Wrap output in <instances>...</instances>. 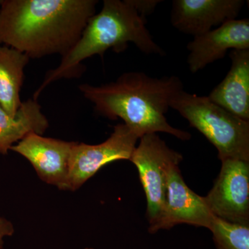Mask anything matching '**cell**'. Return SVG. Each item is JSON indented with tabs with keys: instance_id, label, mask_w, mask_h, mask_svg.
Returning a JSON list of instances; mask_svg holds the SVG:
<instances>
[{
	"instance_id": "6da1fadb",
	"label": "cell",
	"mask_w": 249,
	"mask_h": 249,
	"mask_svg": "<svg viewBox=\"0 0 249 249\" xmlns=\"http://www.w3.org/2000/svg\"><path fill=\"white\" fill-rule=\"evenodd\" d=\"M96 0H2L0 43L41 58L63 56L80 38Z\"/></svg>"
},
{
	"instance_id": "7a4b0ae2",
	"label": "cell",
	"mask_w": 249,
	"mask_h": 249,
	"mask_svg": "<svg viewBox=\"0 0 249 249\" xmlns=\"http://www.w3.org/2000/svg\"><path fill=\"white\" fill-rule=\"evenodd\" d=\"M78 88L96 112L111 120L122 119L140 139L157 132L182 141L191 138L189 132L170 125L165 116L172 100L183 90L178 77L157 78L142 72H127L107 84H82Z\"/></svg>"
},
{
	"instance_id": "3957f363",
	"label": "cell",
	"mask_w": 249,
	"mask_h": 249,
	"mask_svg": "<svg viewBox=\"0 0 249 249\" xmlns=\"http://www.w3.org/2000/svg\"><path fill=\"white\" fill-rule=\"evenodd\" d=\"M145 23L129 0H104L101 11L89 18L80 38L62 57L60 65L46 73L34 99L37 100L56 80L79 77L85 71L83 60L95 55L103 57L108 49L121 53L132 42L142 53L164 55V51L152 39Z\"/></svg>"
},
{
	"instance_id": "277c9868",
	"label": "cell",
	"mask_w": 249,
	"mask_h": 249,
	"mask_svg": "<svg viewBox=\"0 0 249 249\" xmlns=\"http://www.w3.org/2000/svg\"><path fill=\"white\" fill-rule=\"evenodd\" d=\"M170 108L178 111L216 147L219 160L249 161V121L226 110L208 96L183 90L172 100Z\"/></svg>"
},
{
	"instance_id": "5b68a950",
	"label": "cell",
	"mask_w": 249,
	"mask_h": 249,
	"mask_svg": "<svg viewBox=\"0 0 249 249\" xmlns=\"http://www.w3.org/2000/svg\"><path fill=\"white\" fill-rule=\"evenodd\" d=\"M140 139L129 160L138 169L146 196L149 231L155 233L164 211L170 168L178 165L183 157L170 149L157 134H146Z\"/></svg>"
},
{
	"instance_id": "8992f818",
	"label": "cell",
	"mask_w": 249,
	"mask_h": 249,
	"mask_svg": "<svg viewBox=\"0 0 249 249\" xmlns=\"http://www.w3.org/2000/svg\"><path fill=\"white\" fill-rule=\"evenodd\" d=\"M139 139L124 124L115 126L109 138L98 145L75 142L70 155L66 191H76L111 162L130 160Z\"/></svg>"
},
{
	"instance_id": "52a82bcc",
	"label": "cell",
	"mask_w": 249,
	"mask_h": 249,
	"mask_svg": "<svg viewBox=\"0 0 249 249\" xmlns=\"http://www.w3.org/2000/svg\"><path fill=\"white\" fill-rule=\"evenodd\" d=\"M204 198L214 217L249 226V161L222 160L219 176Z\"/></svg>"
},
{
	"instance_id": "ba28073f",
	"label": "cell",
	"mask_w": 249,
	"mask_h": 249,
	"mask_svg": "<svg viewBox=\"0 0 249 249\" xmlns=\"http://www.w3.org/2000/svg\"><path fill=\"white\" fill-rule=\"evenodd\" d=\"M75 142L31 133L11 150L27 159L42 181L66 191L70 155Z\"/></svg>"
},
{
	"instance_id": "9c48e42d",
	"label": "cell",
	"mask_w": 249,
	"mask_h": 249,
	"mask_svg": "<svg viewBox=\"0 0 249 249\" xmlns=\"http://www.w3.org/2000/svg\"><path fill=\"white\" fill-rule=\"evenodd\" d=\"M245 4L243 0H173L171 23L196 37L235 19Z\"/></svg>"
},
{
	"instance_id": "30bf717a",
	"label": "cell",
	"mask_w": 249,
	"mask_h": 249,
	"mask_svg": "<svg viewBox=\"0 0 249 249\" xmlns=\"http://www.w3.org/2000/svg\"><path fill=\"white\" fill-rule=\"evenodd\" d=\"M214 216L204 196L192 191L183 181L178 165L170 168L167 182L166 201L163 215L157 228L170 229L179 224L210 229Z\"/></svg>"
},
{
	"instance_id": "8fae6325",
	"label": "cell",
	"mask_w": 249,
	"mask_h": 249,
	"mask_svg": "<svg viewBox=\"0 0 249 249\" xmlns=\"http://www.w3.org/2000/svg\"><path fill=\"white\" fill-rule=\"evenodd\" d=\"M187 62L192 73L225 56L228 51L249 49V19H232L215 29L196 36L187 45Z\"/></svg>"
},
{
	"instance_id": "7c38bea8",
	"label": "cell",
	"mask_w": 249,
	"mask_h": 249,
	"mask_svg": "<svg viewBox=\"0 0 249 249\" xmlns=\"http://www.w3.org/2000/svg\"><path fill=\"white\" fill-rule=\"evenodd\" d=\"M231 67L208 97L243 120L249 121V49L231 50Z\"/></svg>"
},
{
	"instance_id": "4fadbf2b",
	"label": "cell",
	"mask_w": 249,
	"mask_h": 249,
	"mask_svg": "<svg viewBox=\"0 0 249 249\" xmlns=\"http://www.w3.org/2000/svg\"><path fill=\"white\" fill-rule=\"evenodd\" d=\"M48 127L49 121L37 100L33 98L22 103L14 116L0 106V154L6 155L28 134L42 135Z\"/></svg>"
},
{
	"instance_id": "5bb4252c",
	"label": "cell",
	"mask_w": 249,
	"mask_h": 249,
	"mask_svg": "<svg viewBox=\"0 0 249 249\" xmlns=\"http://www.w3.org/2000/svg\"><path fill=\"white\" fill-rule=\"evenodd\" d=\"M29 60L26 54L0 43V106L10 116L22 105L19 93Z\"/></svg>"
},
{
	"instance_id": "9a60e30c",
	"label": "cell",
	"mask_w": 249,
	"mask_h": 249,
	"mask_svg": "<svg viewBox=\"0 0 249 249\" xmlns=\"http://www.w3.org/2000/svg\"><path fill=\"white\" fill-rule=\"evenodd\" d=\"M209 230L217 249H249V226L214 217Z\"/></svg>"
},
{
	"instance_id": "2e32d148",
	"label": "cell",
	"mask_w": 249,
	"mask_h": 249,
	"mask_svg": "<svg viewBox=\"0 0 249 249\" xmlns=\"http://www.w3.org/2000/svg\"><path fill=\"white\" fill-rule=\"evenodd\" d=\"M129 1L137 14L145 21L147 16L154 12L157 5L162 2L160 0H129Z\"/></svg>"
},
{
	"instance_id": "e0dca14e",
	"label": "cell",
	"mask_w": 249,
	"mask_h": 249,
	"mask_svg": "<svg viewBox=\"0 0 249 249\" xmlns=\"http://www.w3.org/2000/svg\"><path fill=\"white\" fill-rule=\"evenodd\" d=\"M14 233V227L12 223L6 218L0 217V249L4 246V237H9Z\"/></svg>"
},
{
	"instance_id": "ac0fdd59",
	"label": "cell",
	"mask_w": 249,
	"mask_h": 249,
	"mask_svg": "<svg viewBox=\"0 0 249 249\" xmlns=\"http://www.w3.org/2000/svg\"><path fill=\"white\" fill-rule=\"evenodd\" d=\"M1 2H2V0H0V6H1Z\"/></svg>"
},
{
	"instance_id": "d6986e66",
	"label": "cell",
	"mask_w": 249,
	"mask_h": 249,
	"mask_svg": "<svg viewBox=\"0 0 249 249\" xmlns=\"http://www.w3.org/2000/svg\"></svg>"
}]
</instances>
